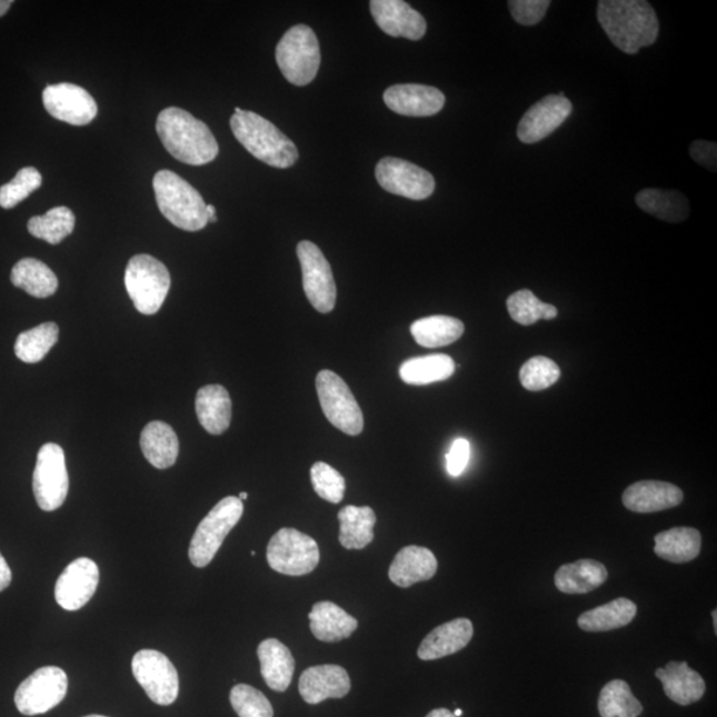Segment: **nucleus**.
<instances>
[{"label": "nucleus", "instance_id": "nucleus-39", "mask_svg": "<svg viewBox=\"0 0 717 717\" xmlns=\"http://www.w3.org/2000/svg\"><path fill=\"white\" fill-rule=\"evenodd\" d=\"M58 339L59 327L57 323L39 325L19 335L16 343V355L24 364H38L57 345Z\"/></svg>", "mask_w": 717, "mask_h": 717}, {"label": "nucleus", "instance_id": "nucleus-28", "mask_svg": "<svg viewBox=\"0 0 717 717\" xmlns=\"http://www.w3.org/2000/svg\"><path fill=\"white\" fill-rule=\"evenodd\" d=\"M196 412L210 435H222L230 427L231 399L222 386H205L196 396Z\"/></svg>", "mask_w": 717, "mask_h": 717}, {"label": "nucleus", "instance_id": "nucleus-17", "mask_svg": "<svg viewBox=\"0 0 717 717\" xmlns=\"http://www.w3.org/2000/svg\"><path fill=\"white\" fill-rule=\"evenodd\" d=\"M572 111L564 93L549 94L536 102L518 125L517 136L524 143L541 141L561 127Z\"/></svg>", "mask_w": 717, "mask_h": 717}, {"label": "nucleus", "instance_id": "nucleus-55", "mask_svg": "<svg viewBox=\"0 0 717 717\" xmlns=\"http://www.w3.org/2000/svg\"><path fill=\"white\" fill-rule=\"evenodd\" d=\"M84 717H107V716H102V715H90V716H84Z\"/></svg>", "mask_w": 717, "mask_h": 717}, {"label": "nucleus", "instance_id": "nucleus-54", "mask_svg": "<svg viewBox=\"0 0 717 717\" xmlns=\"http://www.w3.org/2000/svg\"><path fill=\"white\" fill-rule=\"evenodd\" d=\"M456 717H460L462 715L461 709H456L455 714Z\"/></svg>", "mask_w": 717, "mask_h": 717}, {"label": "nucleus", "instance_id": "nucleus-4", "mask_svg": "<svg viewBox=\"0 0 717 717\" xmlns=\"http://www.w3.org/2000/svg\"><path fill=\"white\" fill-rule=\"evenodd\" d=\"M153 189L161 215L176 228L200 231L209 223L208 205L200 191L172 170L157 172Z\"/></svg>", "mask_w": 717, "mask_h": 717}, {"label": "nucleus", "instance_id": "nucleus-43", "mask_svg": "<svg viewBox=\"0 0 717 717\" xmlns=\"http://www.w3.org/2000/svg\"><path fill=\"white\" fill-rule=\"evenodd\" d=\"M230 703L239 717H275V709L268 698L248 685H237L231 689Z\"/></svg>", "mask_w": 717, "mask_h": 717}, {"label": "nucleus", "instance_id": "nucleus-35", "mask_svg": "<svg viewBox=\"0 0 717 717\" xmlns=\"http://www.w3.org/2000/svg\"><path fill=\"white\" fill-rule=\"evenodd\" d=\"M456 365L448 355L436 353L412 358L400 366V378L407 385L427 386L452 377Z\"/></svg>", "mask_w": 717, "mask_h": 717}, {"label": "nucleus", "instance_id": "nucleus-5", "mask_svg": "<svg viewBox=\"0 0 717 717\" xmlns=\"http://www.w3.org/2000/svg\"><path fill=\"white\" fill-rule=\"evenodd\" d=\"M277 63L291 84L303 87L317 78L320 48L316 32L309 26L291 27L277 46Z\"/></svg>", "mask_w": 717, "mask_h": 717}, {"label": "nucleus", "instance_id": "nucleus-27", "mask_svg": "<svg viewBox=\"0 0 717 717\" xmlns=\"http://www.w3.org/2000/svg\"><path fill=\"white\" fill-rule=\"evenodd\" d=\"M140 446L150 466L157 469L173 467L180 452L179 437L163 421H152L142 429Z\"/></svg>", "mask_w": 717, "mask_h": 717}, {"label": "nucleus", "instance_id": "nucleus-36", "mask_svg": "<svg viewBox=\"0 0 717 717\" xmlns=\"http://www.w3.org/2000/svg\"><path fill=\"white\" fill-rule=\"evenodd\" d=\"M466 326L461 320L447 316H432L416 320L411 333L416 343L426 348H439L455 343L462 337Z\"/></svg>", "mask_w": 717, "mask_h": 717}, {"label": "nucleus", "instance_id": "nucleus-1", "mask_svg": "<svg viewBox=\"0 0 717 717\" xmlns=\"http://www.w3.org/2000/svg\"><path fill=\"white\" fill-rule=\"evenodd\" d=\"M598 22L621 52L634 54L651 46L659 36V20L644 0H600Z\"/></svg>", "mask_w": 717, "mask_h": 717}, {"label": "nucleus", "instance_id": "nucleus-2", "mask_svg": "<svg viewBox=\"0 0 717 717\" xmlns=\"http://www.w3.org/2000/svg\"><path fill=\"white\" fill-rule=\"evenodd\" d=\"M156 129L163 148L188 166H205L216 160L220 152L209 127L181 108L163 109L157 118Z\"/></svg>", "mask_w": 717, "mask_h": 717}, {"label": "nucleus", "instance_id": "nucleus-32", "mask_svg": "<svg viewBox=\"0 0 717 717\" xmlns=\"http://www.w3.org/2000/svg\"><path fill=\"white\" fill-rule=\"evenodd\" d=\"M638 607L633 600L618 598L580 614L578 626L587 633H606L630 625L637 616Z\"/></svg>", "mask_w": 717, "mask_h": 717}, {"label": "nucleus", "instance_id": "nucleus-45", "mask_svg": "<svg viewBox=\"0 0 717 717\" xmlns=\"http://www.w3.org/2000/svg\"><path fill=\"white\" fill-rule=\"evenodd\" d=\"M549 0H511L508 3L511 17L522 26H536L545 18Z\"/></svg>", "mask_w": 717, "mask_h": 717}, {"label": "nucleus", "instance_id": "nucleus-31", "mask_svg": "<svg viewBox=\"0 0 717 717\" xmlns=\"http://www.w3.org/2000/svg\"><path fill=\"white\" fill-rule=\"evenodd\" d=\"M635 201L646 213L666 222L678 223L686 221L689 213H691L687 197L678 190L648 188L639 191L635 197Z\"/></svg>", "mask_w": 717, "mask_h": 717}, {"label": "nucleus", "instance_id": "nucleus-6", "mask_svg": "<svg viewBox=\"0 0 717 717\" xmlns=\"http://www.w3.org/2000/svg\"><path fill=\"white\" fill-rule=\"evenodd\" d=\"M126 289L136 310L143 316H155L166 302L170 289L167 266L152 256H135L127 266Z\"/></svg>", "mask_w": 717, "mask_h": 717}, {"label": "nucleus", "instance_id": "nucleus-14", "mask_svg": "<svg viewBox=\"0 0 717 717\" xmlns=\"http://www.w3.org/2000/svg\"><path fill=\"white\" fill-rule=\"evenodd\" d=\"M375 173L382 189L409 200H427L436 188L434 176L428 170L395 157L380 160Z\"/></svg>", "mask_w": 717, "mask_h": 717}, {"label": "nucleus", "instance_id": "nucleus-3", "mask_svg": "<svg viewBox=\"0 0 717 717\" xmlns=\"http://www.w3.org/2000/svg\"><path fill=\"white\" fill-rule=\"evenodd\" d=\"M230 127L239 143L268 166L286 169L297 162L296 143L262 116L236 108Z\"/></svg>", "mask_w": 717, "mask_h": 717}, {"label": "nucleus", "instance_id": "nucleus-53", "mask_svg": "<svg viewBox=\"0 0 717 717\" xmlns=\"http://www.w3.org/2000/svg\"><path fill=\"white\" fill-rule=\"evenodd\" d=\"M238 498H239V500H241V501L248 500V494H246V491H243V494L239 495V497H238Z\"/></svg>", "mask_w": 717, "mask_h": 717}, {"label": "nucleus", "instance_id": "nucleus-42", "mask_svg": "<svg viewBox=\"0 0 717 717\" xmlns=\"http://www.w3.org/2000/svg\"><path fill=\"white\" fill-rule=\"evenodd\" d=\"M561 370L556 361L546 357H535L526 361L520 370V381L528 391H542L556 385Z\"/></svg>", "mask_w": 717, "mask_h": 717}, {"label": "nucleus", "instance_id": "nucleus-15", "mask_svg": "<svg viewBox=\"0 0 717 717\" xmlns=\"http://www.w3.org/2000/svg\"><path fill=\"white\" fill-rule=\"evenodd\" d=\"M46 111L52 118L71 126H87L98 116V104L91 93L77 84L48 86L43 92Z\"/></svg>", "mask_w": 717, "mask_h": 717}, {"label": "nucleus", "instance_id": "nucleus-20", "mask_svg": "<svg viewBox=\"0 0 717 717\" xmlns=\"http://www.w3.org/2000/svg\"><path fill=\"white\" fill-rule=\"evenodd\" d=\"M350 689V676L343 667L335 665L307 668L299 679V694L309 705L345 698Z\"/></svg>", "mask_w": 717, "mask_h": 717}, {"label": "nucleus", "instance_id": "nucleus-22", "mask_svg": "<svg viewBox=\"0 0 717 717\" xmlns=\"http://www.w3.org/2000/svg\"><path fill=\"white\" fill-rule=\"evenodd\" d=\"M474 625L467 618H457L437 626L430 631L418 650L421 660H437L449 657L466 648L474 638Z\"/></svg>", "mask_w": 717, "mask_h": 717}, {"label": "nucleus", "instance_id": "nucleus-48", "mask_svg": "<svg viewBox=\"0 0 717 717\" xmlns=\"http://www.w3.org/2000/svg\"><path fill=\"white\" fill-rule=\"evenodd\" d=\"M12 580V572L9 564L6 562V559L0 555V591L7 589L10 586Z\"/></svg>", "mask_w": 717, "mask_h": 717}, {"label": "nucleus", "instance_id": "nucleus-50", "mask_svg": "<svg viewBox=\"0 0 717 717\" xmlns=\"http://www.w3.org/2000/svg\"><path fill=\"white\" fill-rule=\"evenodd\" d=\"M12 3V0H0V18H2L4 13L10 10Z\"/></svg>", "mask_w": 717, "mask_h": 717}, {"label": "nucleus", "instance_id": "nucleus-21", "mask_svg": "<svg viewBox=\"0 0 717 717\" xmlns=\"http://www.w3.org/2000/svg\"><path fill=\"white\" fill-rule=\"evenodd\" d=\"M683 491L674 484L664 481H639L625 490L621 501L635 514H655L678 507L683 501Z\"/></svg>", "mask_w": 717, "mask_h": 717}, {"label": "nucleus", "instance_id": "nucleus-13", "mask_svg": "<svg viewBox=\"0 0 717 717\" xmlns=\"http://www.w3.org/2000/svg\"><path fill=\"white\" fill-rule=\"evenodd\" d=\"M297 255L302 268L303 290L313 309L329 313L337 303V286L329 261L316 243L299 242Z\"/></svg>", "mask_w": 717, "mask_h": 717}, {"label": "nucleus", "instance_id": "nucleus-34", "mask_svg": "<svg viewBox=\"0 0 717 717\" xmlns=\"http://www.w3.org/2000/svg\"><path fill=\"white\" fill-rule=\"evenodd\" d=\"M11 282L36 298L51 297L59 287L54 272L36 258H24L13 266Z\"/></svg>", "mask_w": 717, "mask_h": 717}, {"label": "nucleus", "instance_id": "nucleus-29", "mask_svg": "<svg viewBox=\"0 0 717 717\" xmlns=\"http://www.w3.org/2000/svg\"><path fill=\"white\" fill-rule=\"evenodd\" d=\"M609 572L606 566L594 559H579V561L562 565L555 576V584L564 594H587L603 586Z\"/></svg>", "mask_w": 717, "mask_h": 717}, {"label": "nucleus", "instance_id": "nucleus-38", "mask_svg": "<svg viewBox=\"0 0 717 717\" xmlns=\"http://www.w3.org/2000/svg\"><path fill=\"white\" fill-rule=\"evenodd\" d=\"M74 222L77 218L70 208L57 207L48 210L44 216L32 217L27 229L36 238L43 239L50 245H59L72 235Z\"/></svg>", "mask_w": 717, "mask_h": 717}, {"label": "nucleus", "instance_id": "nucleus-9", "mask_svg": "<svg viewBox=\"0 0 717 717\" xmlns=\"http://www.w3.org/2000/svg\"><path fill=\"white\" fill-rule=\"evenodd\" d=\"M316 385L327 420L346 435L358 436L364 432V412L346 381L339 375L323 370L318 374Z\"/></svg>", "mask_w": 717, "mask_h": 717}, {"label": "nucleus", "instance_id": "nucleus-44", "mask_svg": "<svg viewBox=\"0 0 717 717\" xmlns=\"http://www.w3.org/2000/svg\"><path fill=\"white\" fill-rule=\"evenodd\" d=\"M310 475L313 490L320 498L331 504H339L343 500L346 480L337 469L326 462H316L311 467Z\"/></svg>", "mask_w": 717, "mask_h": 717}, {"label": "nucleus", "instance_id": "nucleus-24", "mask_svg": "<svg viewBox=\"0 0 717 717\" xmlns=\"http://www.w3.org/2000/svg\"><path fill=\"white\" fill-rule=\"evenodd\" d=\"M437 571V559L432 551L421 546H406L394 558L388 577L396 586L406 587L432 579Z\"/></svg>", "mask_w": 717, "mask_h": 717}, {"label": "nucleus", "instance_id": "nucleus-51", "mask_svg": "<svg viewBox=\"0 0 717 717\" xmlns=\"http://www.w3.org/2000/svg\"><path fill=\"white\" fill-rule=\"evenodd\" d=\"M207 210L209 216V222L211 223L217 222V210L213 207V205H208Z\"/></svg>", "mask_w": 717, "mask_h": 717}, {"label": "nucleus", "instance_id": "nucleus-8", "mask_svg": "<svg viewBox=\"0 0 717 717\" xmlns=\"http://www.w3.org/2000/svg\"><path fill=\"white\" fill-rule=\"evenodd\" d=\"M266 557L272 570L291 577L312 572L320 559L316 539L290 528L278 530L271 537Z\"/></svg>", "mask_w": 717, "mask_h": 717}, {"label": "nucleus", "instance_id": "nucleus-7", "mask_svg": "<svg viewBox=\"0 0 717 717\" xmlns=\"http://www.w3.org/2000/svg\"><path fill=\"white\" fill-rule=\"evenodd\" d=\"M243 515V502L229 496L218 502L209 515L197 526L189 546L190 562L196 568H205L220 550L225 538L233 530Z\"/></svg>", "mask_w": 717, "mask_h": 717}, {"label": "nucleus", "instance_id": "nucleus-25", "mask_svg": "<svg viewBox=\"0 0 717 717\" xmlns=\"http://www.w3.org/2000/svg\"><path fill=\"white\" fill-rule=\"evenodd\" d=\"M257 653L266 685L277 693H285L296 671V660L289 648L278 639H266L259 645Z\"/></svg>", "mask_w": 717, "mask_h": 717}, {"label": "nucleus", "instance_id": "nucleus-40", "mask_svg": "<svg viewBox=\"0 0 717 717\" xmlns=\"http://www.w3.org/2000/svg\"><path fill=\"white\" fill-rule=\"evenodd\" d=\"M508 311L515 322L531 326L538 320L557 318L558 310L555 306L544 303L530 290H520L511 293L507 300Z\"/></svg>", "mask_w": 717, "mask_h": 717}, {"label": "nucleus", "instance_id": "nucleus-49", "mask_svg": "<svg viewBox=\"0 0 717 717\" xmlns=\"http://www.w3.org/2000/svg\"><path fill=\"white\" fill-rule=\"evenodd\" d=\"M427 717H456L454 713H450L449 709L446 708H439V709H434V711H430Z\"/></svg>", "mask_w": 717, "mask_h": 717}, {"label": "nucleus", "instance_id": "nucleus-18", "mask_svg": "<svg viewBox=\"0 0 717 717\" xmlns=\"http://www.w3.org/2000/svg\"><path fill=\"white\" fill-rule=\"evenodd\" d=\"M375 22L392 38L420 40L426 36L427 22L420 12L401 0H372Z\"/></svg>", "mask_w": 717, "mask_h": 717}, {"label": "nucleus", "instance_id": "nucleus-46", "mask_svg": "<svg viewBox=\"0 0 717 717\" xmlns=\"http://www.w3.org/2000/svg\"><path fill=\"white\" fill-rule=\"evenodd\" d=\"M470 456L469 441L457 439L447 455V470L450 476H460L466 470Z\"/></svg>", "mask_w": 717, "mask_h": 717}, {"label": "nucleus", "instance_id": "nucleus-33", "mask_svg": "<svg viewBox=\"0 0 717 717\" xmlns=\"http://www.w3.org/2000/svg\"><path fill=\"white\" fill-rule=\"evenodd\" d=\"M340 522L339 541L348 550H361L374 541L377 515L370 507H348L338 515Z\"/></svg>", "mask_w": 717, "mask_h": 717}, {"label": "nucleus", "instance_id": "nucleus-19", "mask_svg": "<svg viewBox=\"0 0 717 717\" xmlns=\"http://www.w3.org/2000/svg\"><path fill=\"white\" fill-rule=\"evenodd\" d=\"M382 98L392 112L411 118H428L446 106V96L440 90L422 84L392 86Z\"/></svg>", "mask_w": 717, "mask_h": 717}, {"label": "nucleus", "instance_id": "nucleus-11", "mask_svg": "<svg viewBox=\"0 0 717 717\" xmlns=\"http://www.w3.org/2000/svg\"><path fill=\"white\" fill-rule=\"evenodd\" d=\"M68 676L59 667L48 666L22 681L16 693V705L26 716L42 715L51 711L66 698Z\"/></svg>", "mask_w": 717, "mask_h": 717}, {"label": "nucleus", "instance_id": "nucleus-41", "mask_svg": "<svg viewBox=\"0 0 717 717\" xmlns=\"http://www.w3.org/2000/svg\"><path fill=\"white\" fill-rule=\"evenodd\" d=\"M40 186H42V175L37 168L20 169L11 182L0 187V207L3 209L16 208Z\"/></svg>", "mask_w": 717, "mask_h": 717}, {"label": "nucleus", "instance_id": "nucleus-16", "mask_svg": "<svg viewBox=\"0 0 717 717\" xmlns=\"http://www.w3.org/2000/svg\"><path fill=\"white\" fill-rule=\"evenodd\" d=\"M100 572L90 558H78L67 566L54 586V598L67 611H77L90 603L98 589Z\"/></svg>", "mask_w": 717, "mask_h": 717}, {"label": "nucleus", "instance_id": "nucleus-37", "mask_svg": "<svg viewBox=\"0 0 717 717\" xmlns=\"http://www.w3.org/2000/svg\"><path fill=\"white\" fill-rule=\"evenodd\" d=\"M600 717H639L644 706L635 698L625 680H611L603 688L598 699Z\"/></svg>", "mask_w": 717, "mask_h": 717}, {"label": "nucleus", "instance_id": "nucleus-26", "mask_svg": "<svg viewBox=\"0 0 717 717\" xmlns=\"http://www.w3.org/2000/svg\"><path fill=\"white\" fill-rule=\"evenodd\" d=\"M313 637L326 644L350 638L357 631L358 620L332 603H318L309 614Z\"/></svg>", "mask_w": 717, "mask_h": 717}, {"label": "nucleus", "instance_id": "nucleus-52", "mask_svg": "<svg viewBox=\"0 0 717 717\" xmlns=\"http://www.w3.org/2000/svg\"><path fill=\"white\" fill-rule=\"evenodd\" d=\"M713 618H714L715 633H717V613H716V610L713 611Z\"/></svg>", "mask_w": 717, "mask_h": 717}, {"label": "nucleus", "instance_id": "nucleus-30", "mask_svg": "<svg viewBox=\"0 0 717 717\" xmlns=\"http://www.w3.org/2000/svg\"><path fill=\"white\" fill-rule=\"evenodd\" d=\"M701 550V535L694 528H673L655 536V555L671 564H687L698 558Z\"/></svg>", "mask_w": 717, "mask_h": 717}, {"label": "nucleus", "instance_id": "nucleus-23", "mask_svg": "<svg viewBox=\"0 0 717 717\" xmlns=\"http://www.w3.org/2000/svg\"><path fill=\"white\" fill-rule=\"evenodd\" d=\"M669 700L680 706L694 705L706 694V681L687 661H669L655 671Z\"/></svg>", "mask_w": 717, "mask_h": 717}, {"label": "nucleus", "instance_id": "nucleus-12", "mask_svg": "<svg viewBox=\"0 0 717 717\" xmlns=\"http://www.w3.org/2000/svg\"><path fill=\"white\" fill-rule=\"evenodd\" d=\"M132 673L156 705L170 706L179 698V674L166 655L156 650L139 651L132 659Z\"/></svg>", "mask_w": 717, "mask_h": 717}, {"label": "nucleus", "instance_id": "nucleus-47", "mask_svg": "<svg viewBox=\"0 0 717 717\" xmlns=\"http://www.w3.org/2000/svg\"><path fill=\"white\" fill-rule=\"evenodd\" d=\"M689 155L693 159L700 163L701 167H705L711 172H716L717 169V146L716 142L698 140L691 143L689 147Z\"/></svg>", "mask_w": 717, "mask_h": 717}, {"label": "nucleus", "instance_id": "nucleus-10", "mask_svg": "<svg viewBox=\"0 0 717 717\" xmlns=\"http://www.w3.org/2000/svg\"><path fill=\"white\" fill-rule=\"evenodd\" d=\"M32 484L40 509L53 511L64 504L70 489V477L64 450L58 444L48 442L40 448Z\"/></svg>", "mask_w": 717, "mask_h": 717}]
</instances>
